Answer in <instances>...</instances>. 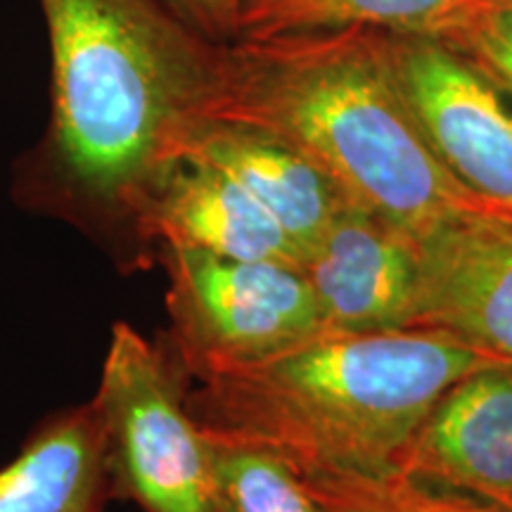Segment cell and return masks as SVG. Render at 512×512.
Listing matches in <instances>:
<instances>
[{
  "instance_id": "obj_17",
  "label": "cell",
  "mask_w": 512,
  "mask_h": 512,
  "mask_svg": "<svg viewBox=\"0 0 512 512\" xmlns=\"http://www.w3.org/2000/svg\"><path fill=\"white\" fill-rule=\"evenodd\" d=\"M169 5L192 29L214 36H233L240 0H169Z\"/></svg>"
},
{
  "instance_id": "obj_1",
  "label": "cell",
  "mask_w": 512,
  "mask_h": 512,
  "mask_svg": "<svg viewBox=\"0 0 512 512\" xmlns=\"http://www.w3.org/2000/svg\"><path fill=\"white\" fill-rule=\"evenodd\" d=\"M53 53L50 162L74 214L143 264L136 223L202 119L216 53L169 0H41Z\"/></svg>"
},
{
  "instance_id": "obj_10",
  "label": "cell",
  "mask_w": 512,
  "mask_h": 512,
  "mask_svg": "<svg viewBox=\"0 0 512 512\" xmlns=\"http://www.w3.org/2000/svg\"><path fill=\"white\" fill-rule=\"evenodd\" d=\"M143 254L188 247L242 261L304 264V254L268 211L233 178L176 159L143 204L136 223Z\"/></svg>"
},
{
  "instance_id": "obj_7",
  "label": "cell",
  "mask_w": 512,
  "mask_h": 512,
  "mask_svg": "<svg viewBox=\"0 0 512 512\" xmlns=\"http://www.w3.org/2000/svg\"><path fill=\"white\" fill-rule=\"evenodd\" d=\"M406 330L446 332L512 363V221L460 219L420 235Z\"/></svg>"
},
{
  "instance_id": "obj_16",
  "label": "cell",
  "mask_w": 512,
  "mask_h": 512,
  "mask_svg": "<svg viewBox=\"0 0 512 512\" xmlns=\"http://www.w3.org/2000/svg\"><path fill=\"white\" fill-rule=\"evenodd\" d=\"M446 41L465 50L512 95V5L484 10L470 27Z\"/></svg>"
},
{
  "instance_id": "obj_3",
  "label": "cell",
  "mask_w": 512,
  "mask_h": 512,
  "mask_svg": "<svg viewBox=\"0 0 512 512\" xmlns=\"http://www.w3.org/2000/svg\"><path fill=\"white\" fill-rule=\"evenodd\" d=\"M512 366L434 330H320L188 394L204 437L264 448L299 477L380 475L465 375Z\"/></svg>"
},
{
  "instance_id": "obj_14",
  "label": "cell",
  "mask_w": 512,
  "mask_h": 512,
  "mask_svg": "<svg viewBox=\"0 0 512 512\" xmlns=\"http://www.w3.org/2000/svg\"><path fill=\"white\" fill-rule=\"evenodd\" d=\"M209 446L216 512H325L275 453L216 439Z\"/></svg>"
},
{
  "instance_id": "obj_4",
  "label": "cell",
  "mask_w": 512,
  "mask_h": 512,
  "mask_svg": "<svg viewBox=\"0 0 512 512\" xmlns=\"http://www.w3.org/2000/svg\"><path fill=\"white\" fill-rule=\"evenodd\" d=\"M190 375L174 349L112 330L93 406L105 432L112 496L143 512H216L211 446L190 415Z\"/></svg>"
},
{
  "instance_id": "obj_6",
  "label": "cell",
  "mask_w": 512,
  "mask_h": 512,
  "mask_svg": "<svg viewBox=\"0 0 512 512\" xmlns=\"http://www.w3.org/2000/svg\"><path fill=\"white\" fill-rule=\"evenodd\" d=\"M399 88L441 166L512 216V95L456 43L387 34Z\"/></svg>"
},
{
  "instance_id": "obj_9",
  "label": "cell",
  "mask_w": 512,
  "mask_h": 512,
  "mask_svg": "<svg viewBox=\"0 0 512 512\" xmlns=\"http://www.w3.org/2000/svg\"><path fill=\"white\" fill-rule=\"evenodd\" d=\"M302 271L323 330H406L418 275V238L351 204L309 249Z\"/></svg>"
},
{
  "instance_id": "obj_2",
  "label": "cell",
  "mask_w": 512,
  "mask_h": 512,
  "mask_svg": "<svg viewBox=\"0 0 512 512\" xmlns=\"http://www.w3.org/2000/svg\"><path fill=\"white\" fill-rule=\"evenodd\" d=\"M202 119L287 140L351 202L413 238L460 219L512 221L441 166L403 98L382 31H313L219 48Z\"/></svg>"
},
{
  "instance_id": "obj_12",
  "label": "cell",
  "mask_w": 512,
  "mask_h": 512,
  "mask_svg": "<svg viewBox=\"0 0 512 512\" xmlns=\"http://www.w3.org/2000/svg\"><path fill=\"white\" fill-rule=\"evenodd\" d=\"M107 446L93 401L43 422L0 470V512H105Z\"/></svg>"
},
{
  "instance_id": "obj_13",
  "label": "cell",
  "mask_w": 512,
  "mask_h": 512,
  "mask_svg": "<svg viewBox=\"0 0 512 512\" xmlns=\"http://www.w3.org/2000/svg\"><path fill=\"white\" fill-rule=\"evenodd\" d=\"M489 8L491 0H240L233 38L264 41L339 29L453 38Z\"/></svg>"
},
{
  "instance_id": "obj_18",
  "label": "cell",
  "mask_w": 512,
  "mask_h": 512,
  "mask_svg": "<svg viewBox=\"0 0 512 512\" xmlns=\"http://www.w3.org/2000/svg\"><path fill=\"white\" fill-rule=\"evenodd\" d=\"M494 5H512V0H491Z\"/></svg>"
},
{
  "instance_id": "obj_15",
  "label": "cell",
  "mask_w": 512,
  "mask_h": 512,
  "mask_svg": "<svg viewBox=\"0 0 512 512\" xmlns=\"http://www.w3.org/2000/svg\"><path fill=\"white\" fill-rule=\"evenodd\" d=\"M325 512H503L477 498L437 489L389 470L380 475L302 477Z\"/></svg>"
},
{
  "instance_id": "obj_8",
  "label": "cell",
  "mask_w": 512,
  "mask_h": 512,
  "mask_svg": "<svg viewBox=\"0 0 512 512\" xmlns=\"http://www.w3.org/2000/svg\"><path fill=\"white\" fill-rule=\"evenodd\" d=\"M394 470L512 512V366L475 370L448 387Z\"/></svg>"
},
{
  "instance_id": "obj_5",
  "label": "cell",
  "mask_w": 512,
  "mask_h": 512,
  "mask_svg": "<svg viewBox=\"0 0 512 512\" xmlns=\"http://www.w3.org/2000/svg\"><path fill=\"white\" fill-rule=\"evenodd\" d=\"M174 349L192 384L247 366L323 330L299 266L242 261L202 249L159 247Z\"/></svg>"
},
{
  "instance_id": "obj_11",
  "label": "cell",
  "mask_w": 512,
  "mask_h": 512,
  "mask_svg": "<svg viewBox=\"0 0 512 512\" xmlns=\"http://www.w3.org/2000/svg\"><path fill=\"white\" fill-rule=\"evenodd\" d=\"M176 159H192L233 178L280 223L304 259L330 223L354 204L304 152L238 121L197 119L178 140Z\"/></svg>"
}]
</instances>
